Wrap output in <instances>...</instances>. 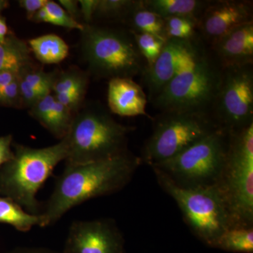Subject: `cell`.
<instances>
[{"label": "cell", "mask_w": 253, "mask_h": 253, "mask_svg": "<svg viewBox=\"0 0 253 253\" xmlns=\"http://www.w3.org/2000/svg\"><path fill=\"white\" fill-rule=\"evenodd\" d=\"M20 77V72L3 71L0 72V89L7 86Z\"/></svg>", "instance_id": "36"}, {"label": "cell", "mask_w": 253, "mask_h": 253, "mask_svg": "<svg viewBox=\"0 0 253 253\" xmlns=\"http://www.w3.org/2000/svg\"><path fill=\"white\" fill-rule=\"evenodd\" d=\"M221 68L253 63V21L239 26L212 43Z\"/></svg>", "instance_id": "14"}, {"label": "cell", "mask_w": 253, "mask_h": 253, "mask_svg": "<svg viewBox=\"0 0 253 253\" xmlns=\"http://www.w3.org/2000/svg\"><path fill=\"white\" fill-rule=\"evenodd\" d=\"M229 136L219 128L180 154L151 167L181 187L217 185L225 168Z\"/></svg>", "instance_id": "6"}, {"label": "cell", "mask_w": 253, "mask_h": 253, "mask_svg": "<svg viewBox=\"0 0 253 253\" xmlns=\"http://www.w3.org/2000/svg\"><path fill=\"white\" fill-rule=\"evenodd\" d=\"M146 9L163 19L171 17H188L199 20L211 1L202 0H141Z\"/></svg>", "instance_id": "16"}, {"label": "cell", "mask_w": 253, "mask_h": 253, "mask_svg": "<svg viewBox=\"0 0 253 253\" xmlns=\"http://www.w3.org/2000/svg\"><path fill=\"white\" fill-rule=\"evenodd\" d=\"M84 90H76L56 94L55 99L60 104L71 109L78 104Z\"/></svg>", "instance_id": "31"}, {"label": "cell", "mask_w": 253, "mask_h": 253, "mask_svg": "<svg viewBox=\"0 0 253 253\" xmlns=\"http://www.w3.org/2000/svg\"><path fill=\"white\" fill-rule=\"evenodd\" d=\"M83 33L86 59L98 76L132 79L143 74L146 66L131 33L93 26Z\"/></svg>", "instance_id": "9"}, {"label": "cell", "mask_w": 253, "mask_h": 253, "mask_svg": "<svg viewBox=\"0 0 253 253\" xmlns=\"http://www.w3.org/2000/svg\"><path fill=\"white\" fill-rule=\"evenodd\" d=\"M209 113L162 112L155 118L152 134L145 143L141 161L150 166L180 154L219 129Z\"/></svg>", "instance_id": "8"}, {"label": "cell", "mask_w": 253, "mask_h": 253, "mask_svg": "<svg viewBox=\"0 0 253 253\" xmlns=\"http://www.w3.org/2000/svg\"><path fill=\"white\" fill-rule=\"evenodd\" d=\"M221 70L217 60L201 47L151 103L161 112L211 113L220 85Z\"/></svg>", "instance_id": "2"}, {"label": "cell", "mask_w": 253, "mask_h": 253, "mask_svg": "<svg viewBox=\"0 0 253 253\" xmlns=\"http://www.w3.org/2000/svg\"><path fill=\"white\" fill-rule=\"evenodd\" d=\"M11 136L0 137V166L6 164L14 157L11 150Z\"/></svg>", "instance_id": "34"}, {"label": "cell", "mask_w": 253, "mask_h": 253, "mask_svg": "<svg viewBox=\"0 0 253 253\" xmlns=\"http://www.w3.org/2000/svg\"><path fill=\"white\" fill-rule=\"evenodd\" d=\"M166 34L167 39L194 40L198 20L188 17H171L165 19Z\"/></svg>", "instance_id": "23"}, {"label": "cell", "mask_w": 253, "mask_h": 253, "mask_svg": "<svg viewBox=\"0 0 253 253\" xmlns=\"http://www.w3.org/2000/svg\"><path fill=\"white\" fill-rule=\"evenodd\" d=\"M201 47L199 43L194 40L167 39L156 62L150 67L145 68L141 75L151 101L167 85L179 70L191 61Z\"/></svg>", "instance_id": "12"}, {"label": "cell", "mask_w": 253, "mask_h": 253, "mask_svg": "<svg viewBox=\"0 0 253 253\" xmlns=\"http://www.w3.org/2000/svg\"><path fill=\"white\" fill-rule=\"evenodd\" d=\"M54 103L55 97L48 94L33 106V113L35 118L44 126L47 125Z\"/></svg>", "instance_id": "27"}, {"label": "cell", "mask_w": 253, "mask_h": 253, "mask_svg": "<svg viewBox=\"0 0 253 253\" xmlns=\"http://www.w3.org/2000/svg\"><path fill=\"white\" fill-rule=\"evenodd\" d=\"M15 253H55L52 251L42 249H23Z\"/></svg>", "instance_id": "39"}, {"label": "cell", "mask_w": 253, "mask_h": 253, "mask_svg": "<svg viewBox=\"0 0 253 253\" xmlns=\"http://www.w3.org/2000/svg\"><path fill=\"white\" fill-rule=\"evenodd\" d=\"M251 2L211 1L198 20V29L211 44L235 28L253 22Z\"/></svg>", "instance_id": "13"}, {"label": "cell", "mask_w": 253, "mask_h": 253, "mask_svg": "<svg viewBox=\"0 0 253 253\" xmlns=\"http://www.w3.org/2000/svg\"><path fill=\"white\" fill-rule=\"evenodd\" d=\"M20 94L26 104L34 106L38 101L50 93L35 89L20 78Z\"/></svg>", "instance_id": "29"}, {"label": "cell", "mask_w": 253, "mask_h": 253, "mask_svg": "<svg viewBox=\"0 0 253 253\" xmlns=\"http://www.w3.org/2000/svg\"><path fill=\"white\" fill-rule=\"evenodd\" d=\"M6 4H7V2H6V1H2V0H0V11L4 9V8L6 7Z\"/></svg>", "instance_id": "40"}, {"label": "cell", "mask_w": 253, "mask_h": 253, "mask_svg": "<svg viewBox=\"0 0 253 253\" xmlns=\"http://www.w3.org/2000/svg\"><path fill=\"white\" fill-rule=\"evenodd\" d=\"M124 239L114 221L79 220L70 226L64 253H123Z\"/></svg>", "instance_id": "11"}, {"label": "cell", "mask_w": 253, "mask_h": 253, "mask_svg": "<svg viewBox=\"0 0 253 253\" xmlns=\"http://www.w3.org/2000/svg\"><path fill=\"white\" fill-rule=\"evenodd\" d=\"M30 51L23 42L18 40L0 42V72H21L30 61Z\"/></svg>", "instance_id": "21"}, {"label": "cell", "mask_w": 253, "mask_h": 253, "mask_svg": "<svg viewBox=\"0 0 253 253\" xmlns=\"http://www.w3.org/2000/svg\"><path fill=\"white\" fill-rule=\"evenodd\" d=\"M217 186L226 200L233 227L253 226V123L230 134L225 168Z\"/></svg>", "instance_id": "7"}, {"label": "cell", "mask_w": 253, "mask_h": 253, "mask_svg": "<svg viewBox=\"0 0 253 253\" xmlns=\"http://www.w3.org/2000/svg\"><path fill=\"white\" fill-rule=\"evenodd\" d=\"M211 114L221 129L236 132L253 123V64L221 68Z\"/></svg>", "instance_id": "10"}, {"label": "cell", "mask_w": 253, "mask_h": 253, "mask_svg": "<svg viewBox=\"0 0 253 253\" xmlns=\"http://www.w3.org/2000/svg\"><path fill=\"white\" fill-rule=\"evenodd\" d=\"M60 4L61 5V7L63 8L68 15L71 17L74 18L78 16L79 14L80 9L78 8V1H74V0H60Z\"/></svg>", "instance_id": "35"}, {"label": "cell", "mask_w": 253, "mask_h": 253, "mask_svg": "<svg viewBox=\"0 0 253 253\" xmlns=\"http://www.w3.org/2000/svg\"><path fill=\"white\" fill-rule=\"evenodd\" d=\"M136 46L143 59L146 61V67L152 66L161 54L166 41L158 37L131 31Z\"/></svg>", "instance_id": "22"}, {"label": "cell", "mask_w": 253, "mask_h": 253, "mask_svg": "<svg viewBox=\"0 0 253 253\" xmlns=\"http://www.w3.org/2000/svg\"><path fill=\"white\" fill-rule=\"evenodd\" d=\"M85 85L86 81L84 78L76 74H68L54 82L52 88L56 94H58L73 91L84 90Z\"/></svg>", "instance_id": "26"}, {"label": "cell", "mask_w": 253, "mask_h": 253, "mask_svg": "<svg viewBox=\"0 0 253 253\" xmlns=\"http://www.w3.org/2000/svg\"><path fill=\"white\" fill-rule=\"evenodd\" d=\"M136 3V1L131 0H99L95 16L104 18L126 16Z\"/></svg>", "instance_id": "24"}, {"label": "cell", "mask_w": 253, "mask_h": 253, "mask_svg": "<svg viewBox=\"0 0 253 253\" xmlns=\"http://www.w3.org/2000/svg\"><path fill=\"white\" fill-rule=\"evenodd\" d=\"M32 20H34L36 22H42V23H51V16L48 11H46L45 7L42 8L40 9L36 14L34 15Z\"/></svg>", "instance_id": "37"}, {"label": "cell", "mask_w": 253, "mask_h": 253, "mask_svg": "<svg viewBox=\"0 0 253 253\" xmlns=\"http://www.w3.org/2000/svg\"><path fill=\"white\" fill-rule=\"evenodd\" d=\"M134 129L116 122L103 110L84 111L73 118L65 136L66 166L97 162L126 152L128 134Z\"/></svg>", "instance_id": "3"}, {"label": "cell", "mask_w": 253, "mask_h": 253, "mask_svg": "<svg viewBox=\"0 0 253 253\" xmlns=\"http://www.w3.org/2000/svg\"><path fill=\"white\" fill-rule=\"evenodd\" d=\"M20 78L0 89V101L6 104H13L17 101L20 94Z\"/></svg>", "instance_id": "30"}, {"label": "cell", "mask_w": 253, "mask_h": 253, "mask_svg": "<svg viewBox=\"0 0 253 253\" xmlns=\"http://www.w3.org/2000/svg\"><path fill=\"white\" fill-rule=\"evenodd\" d=\"M141 161L126 151L97 162L66 166L41 214L42 227L52 225L78 205L122 189Z\"/></svg>", "instance_id": "1"}, {"label": "cell", "mask_w": 253, "mask_h": 253, "mask_svg": "<svg viewBox=\"0 0 253 253\" xmlns=\"http://www.w3.org/2000/svg\"><path fill=\"white\" fill-rule=\"evenodd\" d=\"M0 223L9 224L22 232H27L34 226L42 227L41 213L31 214L9 198L0 197Z\"/></svg>", "instance_id": "17"}, {"label": "cell", "mask_w": 253, "mask_h": 253, "mask_svg": "<svg viewBox=\"0 0 253 253\" xmlns=\"http://www.w3.org/2000/svg\"><path fill=\"white\" fill-rule=\"evenodd\" d=\"M212 247L229 252L253 253V226H239L226 229L219 236Z\"/></svg>", "instance_id": "20"}, {"label": "cell", "mask_w": 253, "mask_h": 253, "mask_svg": "<svg viewBox=\"0 0 253 253\" xmlns=\"http://www.w3.org/2000/svg\"><path fill=\"white\" fill-rule=\"evenodd\" d=\"M147 96L144 89L131 78H115L108 86V104L115 114L123 117L144 116L146 113Z\"/></svg>", "instance_id": "15"}, {"label": "cell", "mask_w": 253, "mask_h": 253, "mask_svg": "<svg viewBox=\"0 0 253 253\" xmlns=\"http://www.w3.org/2000/svg\"><path fill=\"white\" fill-rule=\"evenodd\" d=\"M21 78L35 89L49 93L54 83L51 76L43 72L27 73Z\"/></svg>", "instance_id": "28"}, {"label": "cell", "mask_w": 253, "mask_h": 253, "mask_svg": "<svg viewBox=\"0 0 253 253\" xmlns=\"http://www.w3.org/2000/svg\"><path fill=\"white\" fill-rule=\"evenodd\" d=\"M48 0H21L19 1L20 6L26 11L28 19L32 20L34 15L44 7Z\"/></svg>", "instance_id": "32"}, {"label": "cell", "mask_w": 253, "mask_h": 253, "mask_svg": "<svg viewBox=\"0 0 253 253\" xmlns=\"http://www.w3.org/2000/svg\"><path fill=\"white\" fill-rule=\"evenodd\" d=\"M44 7L51 16V24L69 29H78L81 31L84 30V26L68 15L58 3L48 1Z\"/></svg>", "instance_id": "25"}, {"label": "cell", "mask_w": 253, "mask_h": 253, "mask_svg": "<svg viewBox=\"0 0 253 253\" xmlns=\"http://www.w3.org/2000/svg\"><path fill=\"white\" fill-rule=\"evenodd\" d=\"M154 171L160 186L175 201L186 224L205 244L212 247L223 232L233 227L226 200L217 185L181 187L162 172Z\"/></svg>", "instance_id": "5"}, {"label": "cell", "mask_w": 253, "mask_h": 253, "mask_svg": "<svg viewBox=\"0 0 253 253\" xmlns=\"http://www.w3.org/2000/svg\"><path fill=\"white\" fill-rule=\"evenodd\" d=\"M67 153L64 138L53 146L40 149L18 145L1 177L2 189L7 198L28 212L41 214L37 194L56 166L66 161Z\"/></svg>", "instance_id": "4"}, {"label": "cell", "mask_w": 253, "mask_h": 253, "mask_svg": "<svg viewBox=\"0 0 253 253\" xmlns=\"http://www.w3.org/2000/svg\"><path fill=\"white\" fill-rule=\"evenodd\" d=\"M29 44L37 59L46 64L61 62L66 59L69 51L66 42L54 34L33 38Z\"/></svg>", "instance_id": "19"}, {"label": "cell", "mask_w": 253, "mask_h": 253, "mask_svg": "<svg viewBox=\"0 0 253 253\" xmlns=\"http://www.w3.org/2000/svg\"><path fill=\"white\" fill-rule=\"evenodd\" d=\"M8 28L6 23L2 18L0 17V42H4L6 41Z\"/></svg>", "instance_id": "38"}, {"label": "cell", "mask_w": 253, "mask_h": 253, "mask_svg": "<svg viewBox=\"0 0 253 253\" xmlns=\"http://www.w3.org/2000/svg\"><path fill=\"white\" fill-rule=\"evenodd\" d=\"M131 28V32L147 33L167 41L165 19L146 9L141 1H136L135 6L126 16Z\"/></svg>", "instance_id": "18"}, {"label": "cell", "mask_w": 253, "mask_h": 253, "mask_svg": "<svg viewBox=\"0 0 253 253\" xmlns=\"http://www.w3.org/2000/svg\"><path fill=\"white\" fill-rule=\"evenodd\" d=\"M99 0H81L78 1L80 6V11L83 14V18L86 22L89 23L92 21L95 16L96 7H97Z\"/></svg>", "instance_id": "33"}]
</instances>
